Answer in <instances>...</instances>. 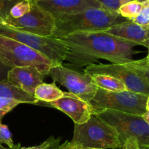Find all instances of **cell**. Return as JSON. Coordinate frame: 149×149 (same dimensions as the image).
<instances>
[{
    "instance_id": "1",
    "label": "cell",
    "mask_w": 149,
    "mask_h": 149,
    "mask_svg": "<svg viewBox=\"0 0 149 149\" xmlns=\"http://www.w3.org/2000/svg\"><path fill=\"white\" fill-rule=\"evenodd\" d=\"M67 47L65 61L77 67L87 66L100 59L114 64L127 63L134 55L136 44L127 42L105 31L77 32L57 38Z\"/></svg>"
},
{
    "instance_id": "2",
    "label": "cell",
    "mask_w": 149,
    "mask_h": 149,
    "mask_svg": "<svg viewBox=\"0 0 149 149\" xmlns=\"http://www.w3.org/2000/svg\"><path fill=\"white\" fill-rule=\"evenodd\" d=\"M130 20L118 13L103 8L90 9L77 14L56 17L52 37H63L77 32L104 31L112 26Z\"/></svg>"
},
{
    "instance_id": "3",
    "label": "cell",
    "mask_w": 149,
    "mask_h": 149,
    "mask_svg": "<svg viewBox=\"0 0 149 149\" xmlns=\"http://www.w3.org/2000/svg\"><path fill=\"white\" fill-rule=\"evenodd\" d=\"M70 142L94 149H116L122 146L116 131L95 115H92L85 123L74 124Z\"/></svg>"
},
{
    "instance_id": "4",
    "label": "cell",
    "mask_w": 149,
    "mask_h": 149,
    "mask_svg": "<svg viewBox=\"0 0 149 149\" xmlns=\"http://www.w3.org/2000/svg\"><path fill=\"white\" fill-rule=\"evenodd\" d=\"M148 95L125 90L110 92L97 88L95 95L90 101L93 115L105 110H113L143 116L146 111Z\"/></svg>"
},
{
    "instance_id": "5",
    "label": "cell",
    "mask_w": 149,
    "mask_h": 149,
    "mask_svg": "<svg viewBox=\"0 0 149 149\" xmlns=\"http://www.w3.org/2000/svg\"><path fill=\"white\" fill-rule=\"evenodd\" d=\"M94 115L116 131L122 144L132 138L141 149L149 147V126L142 116L113 110L102 111Z\"/></svg>"
},
{
    "instance_id": "6",
    "label": "cell",
    "mask_w": 149,
    "mask_h": 149,
    "mask_svg": "<svg viewBox=\"0 0 149 149\" xmlns=\"http://www.w3.org/2000/svg\"><path fill=\"white\" fill-rule=\"evenodd\" d=\"M0 36L13 39L42 54L54 65H62L67 55V47L57 38L45 37L21 31L4 23H0Z\"/></svg>"
},
{
    "instance_id": "7",
    "label": "cell",
    "mask_w": 149,
    "mask_h": 149,
    "mask_svg": "<svg viewBox=\"0 0 149 149\" xmlns=\"http://www.w3.org/2000/svg\"><path fill=\"white\" fill-rule=\"evenodd\" d=\"M0 59L10 68L31 66L45 76L53 64L46 57L13 39L0 36Z\"/></svg>"
},
{
    "instance_id": "8",
    "label": "cell",
    "mask_w": 149,
    "mask_h": 149,
    "mask_svg": "<svg viewBox=\"0 0 149 149\" xmlns=\"http://www.w3.org/2000/svg\"><path fill=\"white\" fill-rule=\"evenodd\" d=\"M3 23L21 31L49 37L55 31V17L37 3L31 1L30 11L25 15L19 18L8 16Z\"/></svg>"
},
{
    "instance_id": "9",
    "label": "cell",
    "mask_w": 149,
    "mask_h": 149,
    "mask_svg": "<svg viewBox=\"0 0 149 149\" xmlns=\"http://www.w3.org/2000/svg\"><path fill=\"white\" fill-rule=\"evenodd\" d=\"M48 75L55 82L59 83L69 93L87 103L94 97L97 90L91 76L70 69L63 64L51 67Z\"/></svg>"
},
{
    "instance_id": "10",
    "label": "cell",
    "mask_w": 149,
    "mask_h": 149,
    "mask_svg": "<svg viewBox=\"0 0 149 149\" xmlns=\"http://www.w3.org/2000/svg\"><path fill=\"white\" fill-rule=\"evenodd\" d=\"M84 74H105L113 77L123 83L127 90L149 95V84L136 73L122 64H91L84 69Z\"/></svg>"
},
{
    "instance_id": "11",
    "label": "cell",
    "mask_w": 149,
    "mask_h": 149,
    "mask_svg": "<svg viewBox=\"0 0 149 149\" xmlns=\"http://www.w3.org/2000/svg\"><path fill=\"white\" fill-rule=\"evenodd\" d=\"M37 104L55 108L65 113L74 121V124L78 125L85 123L93 115L92 108L89 103L69 92H64L63 97L58 100L50 103L39 101Z\"/></svg>"
},
{
    "instance_id": "12",
    "label": "cell",
    "mask_w": 149,
    "mask_h": 149,
    "mask_svg": "<svg viewBox=\"0 0 149 149\" xmlns=\"http://www.w3.org/2000/svg\"><path fill=\"white\" fill-rule=\"evenodd\" d=\"M37 3L54 17L73 15L90 9L103 8L97 0H43Z\"/></svg>"
},
{
    "instance_id": "13",
    "label": "cell",
    "mask_w": 149,
    "mask_h": 149,
    "mask_svg": "<svg viewBox=\"0 0 149 149\" xmlns=\"http://www.w3.org/2000/svg\"><path fill=\"white\" fill-rule=\"evenodd\" d=\"M45 77L34 67H16L9 71L7 81L25 93L34 96L35 90L39 84L44 83Z\"/></svg>"
},
{
    "instance_id": "14",
    "label": "cell",
    "mask_w": 149,
    "mask_h": 149,
    "mask_svg": "<svg viewBox=\"0 0 149 149\" xmlns=\"http://www.w3.org/2000/svg\"><path fill=\"white\" fill-rule=\"evenodd\" d=\"M104 31L127 42L142 45L149 49V28L140 26L132 21H127L112 26Z\"/></svg>"
},
{
    "instance_id": "15",
    "label": "cell",
    "mask_w": 149,
    "mask_h": 149,
    "mask_svg": "<svg viewBox=\"0 0 149 149\" xmlns=\"http://www.w3.org/2000/svg\"><path fill=\"white\" fill-rule=\"evenodd\" d=\"M2 97L15 99L20 103L37 104L39 103L34 96L25 93L8 81L0 82V98Z\"/></svg>"
},
{
    "instance_id": "16",
    "label": "cell",
    "mask_w": 149,
    "mask_h": 149,
    "mask_svg": "<svg viewBox=\"0 0 149 149\" xmlns=\"http://www.w3.org/2000/svg\"><path fill=\"white\" fill-rule=\"evenodd\" d=\"M64 96V92L60 90L55 81L52 83H42L39 84L35 90L34 97L39 101L43 103H50L62 98Z\"/></svg>"
},
{
    "instance_id": "17",
    "label": "cell",
    "mask_w": 149,
    "mask_h": 149,
    "mask_svg": "<svg viewBox=\"0 0 149 149\" xmlns=\"http://www.w3.org/2000/svg\"><path fill=\"white\" fill-rule=\"evenodd\" d=\"M90 76L97 88L110 92H122L127 90L123 83L113 77L105 74H93Z\"/></svg>"
},
{
    "instance_id": "18",
    "label": "cell",
    "mask_w": 149,
    "mask_h": 149,
    "mask_svg": "<svg viewBox=\"0 0 149 149\" xmlns=\"http://www.w3.org/2000/svg\"><path fill=\"white\" fill-rule=\"evenodd\" d=\"M146 0H133L119 8L118 13L130 21H132L142 10Z\"/></svg>"
},
{
    "instance_id": "19",
    "label": "cell",
    "mask_w": 149,
    "mask_h": 149,
    "mask_svg": "<svg viewBox=\"0 0 149 149\" xmlns=\"http://www.w3.org/2000/svg\"><path fill=\"white\" fill-rule=\"evenodd\" d=\"M123 65L136 73L139 77L146 80L149 84V63L146 58L132 60L130 62Z\"/></svg>"
},
{
    "instance_id": "20",
    "label": "cell",
    "mask_w": 149,
    "mask_h": 149,
    "mask_svg": "<svg viewBox=\"0 0 149 149\" xmlns=\"http://www.w3.org/2000/svg\"><path fill=\"white\" fill-rule=\"evenodd\" d=\"M31 6V0H23L13 6V8L10 10L9 16L13 18L21 17L30 11Z\"/></svg>"
},
{
    "instance_id": "21",
    "label": "cell",
    "mask_w": 149,
    "mask_h": 149,
    "mask_svg": "<svg viewBox=\"0 0 149 149\" xmlns=\"http://www.w3.org/2000/svg\"><path fill=\"white\" fill-rule=\"evenodd\" d=\"M105 10L113 13H118L122 6L133 0H97Z\"/></svg>"
},
{
    "instance_id": "22",
    "label": "cell",
    "mask_w": 149,
    "mask_h": 149,
    "mask_svg": "<svg viewBox=\"0 0 149 149\" xmlns=\"http://www.w3.org/2000/svg\"><path fill=\"white\" fill-rule=\"evenodd\" d=\"M21 104L19 101L13 98H6L2 97L0 98V117H2L13 109Z\"/></svg>"
},
{
    "instance_id": "23",
    "label": "cell",
    "mask_w": 149,
    "mask_h": 149,
    "mask_svg": "<svg viewBox=\"0 0 149 149\" xmlns=\"http://www.w3.org/2000/svg\"><path fill=\"white\" fill-rule=\"evenodd\" d=\"M132 22L140 26L149 28V0L146 1L141 13L132 20Z\"/></svg>"
},
{
    "instance_id": "24",
    "label": "cell",
    "mask_w": 149,
    "mask_h": 149,
    "mask_svg": "<svg viewBox=\"0 0 149 149\" xmlns=\"http://www.w3.org/2000/svg\"><path fill=\"white\" fill-rule=\"evenodd\" d=\"M1 144H5L8 148H13L15 146L12 133L8 127L0 123V145Z\"/></svg>"
},
{
    "instance_id": "25",
    "label": "cell",
    "mask_w": 149,
    "mask_h": 149,
    "mask_svg": "<svg viewBox=\"0 0 149 149\" xmlns=\"http://www.w3.org/2000/svg\"><path fill=\"white\" fill-rule=\"evenodd\" d=\"M23 0H0V19L5 20L10 15V10L17 3Z\"/></svg>"
},
{
    "instance_id": "26",
    "label": "cell",
    "mask_w": 149,
    "mask_h": 149,
    "mask_svg": "<svg viewBox=\"0 0 149 149\" xmlns=\"http://www.w3.org/2000/svg\"><path fill=\"white\" fill-rule=\"evenodd\" d=\"M10 69L11 68L6 65L0 59V82L7 81V75Z\"/></svg>"
},
{
    "instance_id": "27",
    "label": "cell",
    "mask_w": 149,
    "mask_h": 149,
    "mask_svg": "<svg viewBox=\"0 0 149 149\" xmlns=\"http://www.w3.org/2000/svg\"><path fill=\"white\" fill-rule=\"evenodd\" d=\"M121 149H141L138 146V142L135 139L129 138L126 140L122 144Z\"/></svg>"
},
{
    "instance_id": "28",
    "label": "cell",
    "mask_w": 149,
    "mask_h": 149,
    "mask_svg": "<svg viewBox=\"0 0 149 149\" xmlns=\"http://www.w3.org/2000/svg\"><path fill=\"white\" fill-rule=\"evenodd\" d=\"M54 139L53 136L49 137L48 139H47L45 142H43L42 143H41L40 145L36 146H31V147H21L20 146L19 149H47V147L50 145V143H52V140Z\"/></svg>"
},
{
    "instance_id": "29",
    "label": "cell",
    "mask_w": 149,
    "mask_h": 149,
    "mask_svg": "<svg viewBox=\"0 0 149 149\" xmlns=\"http://www.w3.org/2000/svg\"><path fill=\"white\" fill-rule=\"evenodd\" d=\"M58 149H94L90 148H85V147L81 146L76 145V144L72 143L70 141H66L63 143L59 146Z\"/></svg>"
},
{
    "instance_id": "30",
    "label": "cell",
    "mask_w": 149,
    "mask_h": 149,
    "mask_svg": "<svg viewBox=\"0 0 149 149\" xmlns=\"http://www.w3.org/2000/svg\"><path fill=\"white\" fill-rule=\"evenodd\" d=\"M60 142H61V138H55L52 140V143H50V145L47 147V149H58L59 146L61 145L60 144Z\"/></svg>"
},
{
    "instance_id": "31",
    "label": "cell",
    "mask_w": 149,
    "mask_h": 149,
    "mask_svg": "<svg viewBox=\"0 0 149 149\" xmlns=\"http://www.w3.org/2000/svg\"><path fill=\"white\" fill-rule=\"evenodd\" d=\"M142 117L143 118L144 120L146 122V123L148 124L149 126V111H146L145 112V113L142 116Z\"/></svg>"
},
{
    "instance_id": "32",
    "label": "cell",
    "mask_w": 149,
    "mask_h": 149,
    "mask_svg": "<svg viewBox=\"0 0 149 149\" xmlns=\"http://www.w3.org/2000/svg\"><path fill=\"white\" fill-rule=\"evenodd\" d=\"M20 147V144H17V145H15V146L13 148H5L3 146L0 145V149H19Z\"/></svg>"
},
{
    "instance_id": "33",
    "label": "cell",
    "mask_w": 149,
    "mask_h": 149,
    "mask_svg": "<svg viewBox=\"0 0 149 149\" xmlns=\"http://www.w3.org/2000/svg\"><path fill=\"white\" fill-rule=\"evenodd\" d=\"M146 110L149 111V95L148 97V100H147V103H146Z\"/></svg>"
},
{
    "instance_id": "34",
    "label": "cell",
    "mask_w": 149,
    "mask_h": 149,
    "mask_svg": "<svg viewBox=\"0 0 149 149\" xmlns=\"http://www.w3.org/2000/svg\"><path fill=\"white\" fill-rule=\"evenodd\" d=\"M146 58L147 61H148V63H149V49H148V55H147V57Z\"/></svg>"
},
{
    "instance_id": "35",
    "label": "cell",
    "mask_w": 149,
    "mask_h": 149,
    "mask_svg": "<svg viewBox=\"0 0 149 149\" xmlns=\"http://www.w3.org/2000/svg\"><path fill=\"white\" fill-rule=\"evenodd\" d=\"M39 1H43V0H31V1H33V2H38Z\"/></svg>"
},
{
    "instance_id": "36",
    "label": "cell",
    "mask_w": 149,
    "mask_h": 149,
    "mask_svg": "<svg viewBox=\"0 0 149 149\" xmlns=\"http://www.w3.org/2000/svg\"><path fill=\"white\" fill-rule=\"evenodd\" d=\"M4 23V21H3V20H1V19H0V23Z\"/></svg>"
},
{
    "instance_id": "37",
    "label": "cell",
    "mask_w": 149,
    "mask_h": 149,
    "mask_svg": "<svg viewBox=\"0 0 149 149\" xmlns=\"http://www.w3.org/2000/svg\"><path fill=\"white\" fill-rule=\"evenodd\" d=\"M146 149H149V147H148V148H146Z\"/></svg>"
}]
</instances>
